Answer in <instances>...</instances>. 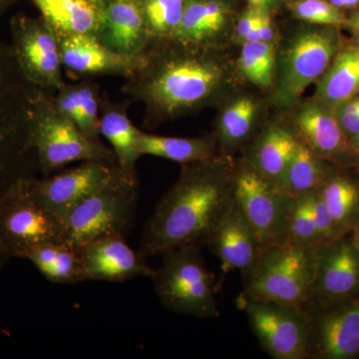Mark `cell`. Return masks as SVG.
<instances>
[{
    "mask_svg": "<svg viewBox=\"0 0 359 359\" xmlns=\"http://www.w3.org/2000/svg\"><path fill=\"white\" fill-rule=\"evenodd\" d=\"M178 180L164 194L142 233L139 252L163 256L170 250L204 247L236 200V170L223 158L182 165Z\"/></svg>",
    "mask_w": 359,
    "mask_h": 359,
    "instance_id": "obj_1",
    "label": "cell"
},
{
    "mask_svg": "<svg viewBox=\"0 0 359 359\" xmlns=\"http://www.w3.org/2000/svg\"><path fill=\"white\" fill-rule=\"evenodd\" d=\"M222 79L221 65L203 47L176 39L153 40L122 91L132 103L145 106V124L151 127L205 105Z\"/></svg>",
    "mask_w": 359,
    "mask_h": 359,
    "instance_id": "obj_2",
    "label": "cell"
},
{
    "mask_svg": "<svg viewBox=\"0 0 359 359\" xmlns=\"http://www.w3.org/2000/svg\"><path fill=\"white\" fill-rule=\"evenodd\" d=\"M34 89L21 74L11 46L0 42V202L39 174L30 135Z\"/></svg>",
    "mask_w": 359,
    "mask_h": 359,
    "instance_id": "obj_3",
    "label": "cell"
},
{
    "mask_svg": "<svg viewBox=\"0 0 359 359\" xmlns=\"http://www.w3.org/2000/svg\"><path fill=\"white\" fill-rule=\"evenodd\" d=\"M53 94L39 89L33 93L30 135L39 173L47 176L72 163L89 161L117 165L112 149L101 140L87 137L59 112Z\"/></svg>",
    "mask_w": 359,
    "mask_h": 359,
    "instance_id": "obj_4",
    "label": "cell"
},
{
    "mask_svg": "<svg viewBox=\"0 0 359 359\" xmlns=\"http://www.w3.org/2000/svg\"><path fill=\"white\" fill-rule=\"evenodd\" d=\"M140 185L118 167L113 178L78 203L62 223L63 242L76 248L107 236H126L136 221Z\"/></svg>",
    "mask_w": 359,
    "mask_h": 359,
    "instance_id": "obj_5",
    "label": "cell"
},
{
    "mask_svg": "<svg viewBox=\"0 0 359 359\" xmlns=\"http://www.w3.org/2000/svg\"><path fill=\"white\" fill-rule=\"evenodd\" d=\"M202 248L187 245L163 255L151 276L165 309L174 313L212 320L219 316L216 275L208 269Z\"/></svg>",
    "mask_w": 359,
    "mask_h": 359,
    "instance_id": "obj_6",
    "label": "cell"
},
{
    "mask_svg": "<svg viewBox=\"0 0 359 359\" xmlns=\"http://www.w3.org/2000/svg\"><path fill=\"white\" fill-rule=\"evenodd\" d=\"M323 248L308 249L290 242L262 250L242 295L256 301L304 306L311 297Z\"/></svg>",
    "mask_w": 359,
    "mask_h": 359,
    "instance_id": "obj_7",
    "label": "cell"
},
{
    "mask_svg": "<svg viewBox=\"0 0 359 359\" xmlns=\"http://www.w3.org/2000/svg\"><path fill=\"white\" fill-rule=\"evenodd\" d=\"M235 195L257 233L262 250L287 242L294 197L247 161L236 170Z\"/></svg>",
    "mask_w": 359,
    "mask_h": 359,
    "instance_id": "obj_8",
    "label": "cell"
},
{
    "mask_svg": "<svg viewBox=\"0 0 359 359\" xmlns=\"http://www.w3.org/2000/svg\"><path fill=\"white\" fill-rule=\"evenodd\" d=\"M11 32L9 46L26 81L33 88L55 93L66 83L57 33L41 16L23 13L11 18Z\"/></svg>",
    "mask_w": 359,
    "mask_h": 359,
    "instance_id": "obj_9",
    "label": "cell"
},
{
    "mask_svg": "<svg viewBox=\"0 0 359 359\" xmlns=\"http://www.w3.org/2000/svg\"><path fill=\"white\" fill-rule=\"evenodd\" d=\"M237 302L264 353L275 359H308L309 323L304 309L242 294Z\"/></svg>",
    "mask_w": 359,
    "mask_h": 359,
    "instance_id": "obj_10",
    "label": "cell"
},
{
    "mask_svg": "<svg viewBox=\"0 0 359 359\" xmlns=\"http://www.w3.org/2000/svg\"><path fill=\"white\" fill-rule=\"evenodd\" d=\"M337 51L339 39L332 29L309 30L294 37L283 56L276 103L297 102L309 85L325 74Z\"/></svg>",
    "mask_w": 359,
    "mask_h": 359,
    "instance_id": "obj_11",
    "label": "cell"
},
{
    "mask_svg": "<svg viewBox=\"0 0 359 359\" xmlns=\"http://www.w3.org/2000/svg\"><path fill=\"white\" fill-rule=\"evenodd\" d=\"M26 182L0 202V241L13 257L20 259L36 245L63 242L62 226L33 200Z\"/></svg>",
    "mask_w": 359,
    "mask_h": 359,
    "instance_id": "obj_12",
    "label": "cell"
},
{
    "mask_svg": "<svg viewBox=\"0 0 359 359\" xmlns=\"http://www.w3.org/2000/svg\"><path fill=\"white\" fill-rule=\"evenodd\" d=\"M117 170V165L89 161L47 176L28 180L26 188L33 200L62 226L71 210L89 194L110 181Z\"/></svg>",
    "mask_w": 359,
    "mask_h": 359,
    "instance_id": "obj_13",
    "label": "cell"
},
{
    "mask_svg": "<svg viewBox=\"0 0 359 359\" xmlns=\"http://www.w3.org/2000/svg\"><path fill=\"white\" fill-rule=\"evenodd\" d=\"M309 323L308 359L359 358V295L330 304L302 306Z\"/></svg>",
    "mask_w": 359,
    "mask_h": 359,
    "instance_id": "obj_14",
    "label": "cell"
},
{
    "mask_svg": "<svg viewBox=\"0 0 359 359\" xmlns=\"http://www.w3.org/2000/svg\"><path fill=\"white\" fill-rule=\"evenodd\" d=\"M81 259L85 280L121 283L137 278H151V268L139 250H134L124 236L90 241L76 248Z\"/></svg>",
    "mask_w": 359,
    "mask_h": 359,
    "instance_id": "obj_15",
    "label": "cell"
},
{
    "mask_svg": "<svg viewBox=\"0 0 359 359\" xmlns=\"http://www.w3.org/2000/svg\"><path fill=\"white\" fill-rule=\"evenodd\" d=\"M358 295L359 252L354 247L351 233H347L321 250L308 304H335Z\"/></svg>",
    "mask_w": 359,
    "mask_h": 359,
    "instance_id": "obj_16",
    "label": "cell"
},
{
    "mask_svg": "<svg viewBox=\"0 0 359 359\" xmlns=\"http://www.w3.org/2000/svg\"><path fill=\"white\" fill-rule=\"evenodd\" d=\"M204 247L221 262V282L233 271L247 278L262 252L257 233L237 200L212 229Z\"/></svg>",
    "mask_w": 359,
    "mask_h": 359,
    "instance_id": "obj_17",
    "label": "cell"
},
{
    "mask_svg": "<svg viewBox=\"0 0 359 359\" xmlns=\"http://www.w3.org/2000/svg\"><path fill=\"white\" fill-rule=\"evenodd\" d=\"M63 67L85 76H120L126 79L144 61L111 50L94 34L58 35Z\"/></svg>",
    "mask_w": 359,
    "mask_h": 359,
    "instance_id": "obj_18",
    "label": "cell"
},
{
    "mask_svg": "<svg viewBox=\"0 0 359 359\" xmlns=\"http://www.w3.org/2000/svg\"><path fill=\"white\" fill-rule=\"evenodd\" d=\"M95 36L111 50L141 56L150 46L141 0H114L101 9Z\"/></svg>",
    "mask_w": 359,
    "mask_h": 359,
    "instance_id": "obj_19",
    "label": "cell"
},
{
    "mask_svg": "<svg viewBox=\"0 0 359 359\" xmlns=\"http://www.w3.org/2000/svg\"><path fill=\"white\" fill-rule=\"evenodd\" d=\"M297 137L323 159L339 161L354 154L334 111L320 102L306 104L295 119Z\"/></svg>",
    "mask_w": 359,
    "mask_h": 359,
    "instance_id": "obj_20",
    "label": "cell"
},
{
    "mask_svg": "<svg viewBox=\"0 0 359 359\" xmlns=\"http://www.w3.org/2000/svg\"><path fill=\"white\" fill-rule=\"evenodd\" d=\"M129 99L115 102L108 97L102 96L100 107L99 131L114 152L117 166L127 176L136 178L137 162L141 155L137 150L140 129L137 128L129 117Z\"/></svg>",
    "mask_w": 359,
    "mask_h": 359,
    "instance_id": "obj_21",
    "label": "cell"
},
{
    "mask_svg": "<svg viewBox=\"0 0 359 359\" xmlns=\"http://www.w3.org/2000/svg\"><path fill=\"white\" fill-rule=\"evenodd\" d=\"M299 138L280 125H271L264 130L247 162L276 185L280 184L297 152Z\"/></svg>",
    "mask_w": 359,
    "mask_h": 359,
    "instance_id": "obj_22",
    "label": "cell"
},
{
    "mask_svg": "<svg viewBox=\"0 0 359 359\" xmlns=\"http://www.w3.org/2000/svg\"><path fill=\"white\" fill-rule=\"evenodd\" d=\"M359 92V44L335 54L318 88V102L334 110Z\"/></svg>",
    "mask_w": 359,
    "mask_h": 359,
    "instance_id": "obj_23",
    "label": "cell"
},
{
    "mask_svg": "<svg viewBox=\"0 0 359 359\" xmlns=\"http://www.w3.org/2000/svg\"><path fill=\"white\" fill-rule=\"evenodd\" d=\"M137 150L141 156L150 155L155 157L174 161L181 165L204 162L218 157L214 140L205 137L161 136L139 132Z\"/></svg>",
    "mask_w": 359,
    "mask_h": 359,
    "instance_id": "obj_24",
    "label": "cell"
},
{
    "mask_svg": "<svg viewBox=\"0 0 359 359\" xmlns=\"http://www.w3.org/2000/svg\"><path fill=\"white\" fill-rule=\"evenodd\" d=\"M58 35L95 34L100 9L87 0H30Z\"/></svg>",
    "mask_w": 359,
    "mask_h": 359,
    "instance_id": "obj_25",
    "label": "cell"
},
{
    "mask_svg": "<svg viewBox=\"0 0 359 359\" xmlns=\"http://www.w3.org/2000/svg\"><path fill=\"white\" fill-rule=\"evenodd\" d=\"M23 259L32 262L48 282L57 285L85 282L83 266L77 250L65 242L36 245L28 250Z\"/></svg>",
    "mask_w": 359,
    "mask_h": 359,
    "instance_id": "obj_26",
    "label": "cell"
},
{
    "mask_svg": "<svg viewBox=\"0 0 359 359\" xmlns=\"http://www.w3.org/2000/svg\"><path fill=\"white\" fill-rule=\"evenodd\" d=\"M332 172L330 161L314 153L299 139L297 152L278 186L295 198L320 190Z\"/></svg>",
    "mask_w": 359,
    "mask_h": 359,
    "instance_id": "obj_27",
    "label": "cell"
},
{
    "mask_svg": "<svg viewBox=\"0 0 359 359\" xmlns=\"http://www.w3.org/2000/svg\"><path fill=\"white\" fill-rule=\"evenodd\" d=\"M318 193L341 235L351 233L359 223V181L334 171Z\"/></svg>",
    "mask_w": 359,
    "mask_h": 359,
    "instance_id": "obj_28",
    "label": "cell"
},
{
    "mask_svg": "<svg viewBox=\"0 0 359 359\" xmlns=\"http://www.w3.org/2000/svg\"><path fill=\"white\" fill-rule=\"evenodd\" d=\"M257 105L250 98H241L231 103L219 122V139L222 147L233 150L240 147L252 133Z\"/></svg>",
    "mask_w": 359,
    "mask_h": 359,
    "instance_id": "obj_29",
    "label": "cell"
},
{
    "mask_svg": "<svg viewBox=\"0 0 359 359\" xmlns=\"http://www.w3.org/2000/svg\"><path fill=\"white\" fill-rule=\"evenodd\" d=\"M141 4L151 41L173 39L187 0H141Z\"/></svg>",
    "mask_w": 359,
    "mask_h": 359,
    "instance_id": "obj_30",
    "label": "cell"
},
{
    "mask_svg": "<svg viewBox=\"0 0 359 359\" xmlns=\"http://www.w3.org/2000/svg\"><path fill=\"white\" fill-rule=\"evenodd\" d=\"M240 69L249 81L266 88L273 81L275 48L268 42H244L241 53Z\"/></svg>",
    "mask_w": 359,
    "mask_h": 359,
    "instance_id": "obj_31",
    "label": "cell"
},
{
    "mask_svg": "<svg viewBox=\"0 0 359 359\" xmlns=\"http://www.w3.org/2000/svg\"><path fill=\"white\" fill-rule=\"evenodd\" d=\"M287 242L308 249H320V236L311 212V193L294 198V209L290 217Z\"/></svg>",
    "mask_w": 359,
    "mask_h": 359,
    "instance_id": "obj_32",
    "label": "cell"
},
{
    "mask_svg": "<svg viewBox=\"0 0 359 359\" xmlns=\"http://www.w3.org/2000/svg\"><path fill=\"white\" fill-rule=\"evenodd\" d=\"M78 118L76 125L82 133L94 140H100V107L103 94L100 86L87 78L78 82Z\"/></svg>",
    "mask_w": 359,
    "mask_h": 359,
    "instance_id": "obj_33",
    "label": "cell"
},
{
    "mask_svg": "<svg viewBox=\"0 0 359 359\" xmlns=\"http://www.w3.org/2000/svg\"><path fill=\"white\" fill-rule=\"evenodd\" d=\"M295 18L313 25L339 26L347 23L346 15L325 0H297L290 4Z\"/></svg>",
    "mask_w": 359,
    "mask_h": 359,
    "instance_id": "obj_34",
    "label": "cell"
},
{
    "mask_svg": "<svg viewBox=\"0 0 359 359\" xmlns=\"http://www.w3.org/2000/svg\"><path fill=\"white\" fill-rule=\"evenodd\" d=\"M311 212L314 224L321 241V244L327 245L344 237L335 224L330 210L321 199L318 191L311 193Z\"/></svg>",
    "mask_w": 359,
    "mask_h": 359,
    "instance_id": "obj_35",
    "label": "cell"
},
{
    "mask_svg": "<svg viewBox=\"0 0 359 359\" xmlns=\"http://www.w3.org/2000/svg\"><path fill=\"white\" fill-rule=\"evenodd\" d=\"M205 13H207L208 25L212 39H214L222 29L226 20V6L218 0H205Z\"/></svg>",
    "mask_w": 359,
    "mask_h": 359,
    "instance_id": "obj_36",
    "label": "cell"
},
{
    "mask_svg": "<svg viewBox=\"0 0 359 359\" xmlns=\"http://www.w3.org/2000/svg\"><path fill=\"white\" fill-rule=\"evenodd\" d=\"M264 11H266L252 8L243 14L238 21L237 26H236V36L243 41L245 37L247 36L248 33L261 20L262 15H263Z\"/></svg>",
    "mask_w": 359,
    "mask_h": 359,
    "instance_id": "obj_37",
    "label": "cell"
},
{
    "mask_svg": "<svg viewBox=\"0 0 359 359\" xmlns=\"http://www.w3.org/2000/svg\"><path fill=\"white\" fill-rule=\"evenodd\" d=\"M259 35H261V41L268 42V43H271L275 37L271 16L266 11L262 16L261 22H259Z\"/></svg>",
    "mask_w": 359,
    "mask_h": 359,
    "instance_id": "obj_38",
    "label": "cell"
},
{
    "mask_svg": "<svg viewBox=\"0 0 359 359\" xmlns=\"http://www.w3.org/2000/svg\"><path fill=\"white\" fill-rule=\"evenodd\" d=\"M11 257H13V256H11V252H8V250L4 247V245L2 244L1 241H0V269L4 268V266L8 263Z\"/></svg>",
    "mask_w": 359,
    "mask_h": 359,
    "instance_id": "obj_39",
    "label": "cell"
},
{
    "mask_svg": "<svg viewBox=\"0 0 359 359\" xmlns=\"http://www.w3.org/2000/svg\"><path fill=\"white\" fill-rule=\"evenodd\" d=\"M330 2L337 8H344L358 6L359 0H330Z\"/></svg>",
    "mask_w": 359,
    "mask_h": 359,
    "instance_id": "obj_40",
    "label": "cell"
},
{
    "mask_svg": "<svg viewBox=\"0 0 359 359\" xmlns=\"http://www.w3.org/2000/svg\"><path fill=\"white\" fill-rule=\"evenodd\" d=\"M250 6L254 8L261 9V11H266L268 6L273 4V0H248Z\"/></svg>",
    "mask_w": 359,
    "mask_h": 359,
    "instance_id": "obj_41",
    "label": "cell"
},
{
    "mask_svg": "<svg viewBox=\"0 0 359 359\" xmlns=\"http://www.w3.org/2000/svg\"><path fill=\"white\" fill-rule=\"evenodd\" d=\"M349 25L353 28V34L355 35L356 39L359 41V13L353 16Z\"/></svg>",
    "mask_w": 359,
    "mask_h": 359,
    "instance_id": "obj_42",
    "label": "cell"
},
{
    "mask_svg": "<svg viewBox=\"0 0 359 359\" xmlns=\"http://www.w3.org/2000/svg\"><path fill=\"white\" fill-rule=\"evenodd\" d=\"M349 233H351L354 247H355V249L358 250L359 252V223L354 226L353 230Z\"/></svg>",
    "mask_w": 359,
    "mask_h": 359,
    "instance_id": "obj_43",
    "label": "cell"
},
{
    "mask_svg": "<svg viewBox=\"0 0 359 359\" xmlns=\"http://www.w3.org/2000/svg\"><path fill=\"white\" fill-rule=\"evenodd\" d=\"M18 1H20V0H0V16Z\"/></svg>",
    "mask_w": 359,
    "mask_h": 359,
    "instance_id": "obj_44",
    "label": "cell"
},
{
    "mask_svg": "<svg viewBox=\"0 0 359 359\" xmlns=\"http://www.w3.org/2000/svg\"><path fill=\"white\" fill-rule=\"evenodd\" d=\"M87 1H89L90 4H92L93 6L98 7V8L101 11V9H103L104 7L108 6L110 2L114 1V0H87Z\"/></svg>",
    "mask_w": 359,
    "mask_h": 359,
    "instance_id": "obj_45",
    "label": "cell"
},
{
    "mask_svg": "<svg viewBox=\"0 0 359 359\" xmlns=\"http://www.w3.org/2000/svg\"><path fill=\"white\" fill-rule=\"evenodd\" d=\"M351 148H353L354 154L359 157V136L358 138L353 139V141H351Z\"/></svg>",
    "mask_w": 359,
    "mask_h": 359,
    "instance_id": "obj_46",
    "label": "cell"
}]
</instances>
